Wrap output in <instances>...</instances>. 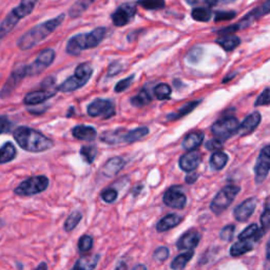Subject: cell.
<instances>
[{"mask_svg": "<svg viewBox=\"0 0 270 270\" xmlns=\"http://www.w3.org/2000/svg\"><path fill=\"white\" fill-rule=\"evenodd\" d=\"M18 146L32 153H39L53 148L54 143L41 132L29 127H18L13 132Z\"/></svg>", "mask_w": 270, "mask_h": 270, "instance_id": "cell-1", "label": "cell"}, {"mask_svg": "<svg viewBox=\"0 0 270 270\" xmlns=\"http://www.w3.org/2000/svg\"><path fill=\"white\" fill-rule=\"evenodd\" d=\"M63 20H64V14H60L55 18L39 24L38 26L28 31L27 33H25L18 39L17 47L23 51L33 48L34 46L39 44L40 41L47 38L50 34H52L53 32L62 24Z\"/></svg>", "mask_w": 270, "mask_h": 270, "instance_id": "cell-2", "label": "cell"}, {"mask_svg": "<svg viewBox=\"0 0 270 270\" xmlns=\"http://www.w3.org/2000/svg\"><path fill=\"white\" fill-rule=\"evenodd\" d=\"M107 29L100 27L94 29L90 33L75 35L67 44V53L69 55H78L81 52L88 49H93L99 46L105 39Z\"/></svg>", "mask_w": 270, "mask_h": 270, "instance_id": "cell-3", "label": "cell"}, {"mask_svg": "<svg viewBox=\"0 0 270 270\" xmlns=\"http://www.w3.org/2000/svg\"><path fill=\"white\" fill-rule=\"evenodd\" d=\"M264 232L255 224L248 226L247 228L239 235V241L234 243L230 248V254L232 256H241L253 249L254 244L260 241Z\"/></svg>", "mask_w": 270, "mask_h": 270, "instance_id": "cell-4", "label": "cell"}, {"mask_svg": "<svg viewBox=\"0 0 270 270\" xmlns=\"http://www.w3.org/2000/svg\"><path fill=\"white\" fill-rule=\"evenodd\" d=\"M93 75V68L91 67V64L88 62L80 63L79 66L75 70V73L73 76L69 77L66 81H63L59 87L58 91L60 92H72L77 90L89 81V79L92 77Z\"/></svg>", "mask_w": 270, "mask_h": 270, "instance_id": "cell-5", "label": "cell"}, {"mask_svg": "<svg viewBox=\"0 0 270 270\" xmlns=\"http://www.w3.org/2000/svg\"><path fill=\"white\" fill-rule=\"evenodd\" d=\"M50 181L46 175H35L21 182L14 189V193L19 197H33L48 189Z\"/></svg>", "mask_w": 270, "mask_h": 270, "instance_id": "cell-6", "label": "cell"}, {"mask_svg": "<svg viewBox=\"0 0 270 270\" xmlns=\"http://www.w3.org/2000/svg\"><path fill=\"white\" fill-rule=\"evenodd\" d=\"M41 90L30 92L25 97V104L27 106H35L45 103L47 100L56 95L58 88L55 87V79L53 77H47L41 83Z\"/></svg>", "mask_w": 270, "mask_h": 270, "instance_id": "cell-7", "label": "cell"}, {"mask_svg": "<svg viewBox=\"0 0 270 270\" xmlns=\"http://www.w3.org/2000/svg\"><path fill=\"white\" fill-rule=\"evenodd\" d=\"M240 190V187L235 185L225 186L212 200L210 204V209L215 214H221L230 206Z\"/></svg>", "mask_w": 270, "mask_h": 270, "instance_id": "cell-8", "label": "cell"}, {"mask_svg": "<svg viewBox=\"0 0 270 270\" xmlns=\"http://www.w3.org/2000/svg\"><path fill=\"white\" fill-rule=\"evenodd\" d=\"M239 127L240 124L237 118L233 116H228L215 122L211 127V132L215 138L221 140V142H224V140L236 134Z\"/></svg>", "mask_w": 270, "mask_h": 270, "instance_id": "cell-9", "label": "cell"}, {"mask_svg": "<svg viewBox=\"0 0 270 270\" xmlns=\"http://www.w3.org/2000/svg\"><path fill=\"white\" fill-rule=\"evenodd\" d=\"M54 58H55V51L53 49L41 51L36 59L30 66H27V76H36V75L42 73L51 66Z\"/></svg>", "mask_w": 270, "mask_h": 270, "instance_id": "cell-10", "label": "cell"}, {"mask_svg": "<svg viewBox=\"0 0 270 270\" xmlns=\"http://www.w3.org/2000/svg\"><path fill=\"white\" fill-rule=\"evenodd\" d=\"M163 202L172 209H184L187 204V197L181 186H172L164 193Z\"/></svg>", "mask_w": 270, "mask_h": 270, "instance_id": "cell-11", "label": "cell"}, {"mask_svg": "<svg viewBox=\"0 0 270 270\" xmlns=\"http://www.w3.org/2000/svg\"><path fill=\"white\" fill-rule=\"evenodd\" d=\"M136 14V5L124 4L118 7L111 15L112 23L115 27H125L134 18Z\"/></svg>", "mask_w": 270, "mask_h": 270, "instance_id": "cell-12", "label": "cell"}, {"mask_svg": "<svg viewBox=\"0 0 270 270\" xmlns=\"http://www.w3.org/2000/svg\"><path fill=\"white\" fill-rule=\"evenodd\" d=\"M87 112L91 117L102 116L105 120H108L115 115V108L110 101L97 99L88 106Z\"/></svg>", "mask_w": 270, "mask_h": 270, "instance_id": "cell-13", "label": "cell"}, {"mask_svg": "<svg viewBox=\"0 0 270 270\" xmlns=\"http://www.w3.org/2000/svg\"><path fill=\"white\" fill-rule=\"evenodd\" d=\"M270 171V145L264 147L258 155L254 166V174L256 184L265 181Z\"/></svg>", "mask_w": 270, "mask_h": 270, "instance_id": "cell-14", "label": "cell"}, {"mask_svg": "<svg viewBox=\"0 0 270 270\" xmlns=\"http://www.w3.org/2000/svg\"><path fill=\"white\" fill-rule=\"evenodd\" d=\"M26 76H27V66H19L15 68L12 74L10 75L7 82L4 84L2 92H0V97H2V99H7V97H9L11 93L15 90V88L23 81V79Z\"/></svg>", "mask_w": 270, "mask_h": 270, "instance_id": "cell-15", "label": "cell"}, {"mask_svg": "<svg viewBox=\"0 0 270 270\" xmlns=\"http://www.w3.org/2000/svg\"><path fill=\"white\" fill-rule=\"evenodd\" d=\"M201 241V233L197 229H189L184 233L176 242V247L179 250H193Z\"/></svg>", "mask_w": 270, "mask_h": 270, "instance_id": "cell-16", "label": "cell"}, {"mask_svg": "<svg viewBox=\"0 0 270 270\" xmlns=\"http://www.w3.org/2000/svg\"><path fill=\"white\" fill-rule=\"evenodd\" d=\"M256 207V199L250 198L244 201L234 209V218L239 222H246L254 212Z\"/></svg>", "mask_w": 270, "mask_h": 270, "instance_id": "cell-17", "label": "cell"}, {"mask_svg": "<svg viewBox=\"0 0 270 270\" xmlns=\"http://www.w3.org/2000/svg\"><path fill=\"white\" fill-rule=\"evenodd\" d=\"M201 160H202V154L199 152V151L193 150V151H189L188 153L181 156L178 165L183 171L192 172L198 168V166L201 163Z\"/></svg>", "mask_w": 270, "mask_h": 270, "instance_id": "cell-18", "label": "cell"}, {"mask_svg": "<svg viewBox=\"0 0 270 270\" xmlns=\"http://www.w3.org/2000/svg\"><path fill=\"white\" fill-rule=\"evenodd\" d=\"M126 160L121 156H114L108 159L103 166L101 172L106 177H114L120 173L121 170L125 167Z\"/></svg>", "mask_w": 270, "mask_h": 270, "instance_id": "cell-19", "label": "cell"}, {"mask_svg": "<svg viewBox=\"0 0 270 270\" xmlns=\"http://www.w3.org/2000/svg\"><path fill=\"white\" fill-rule=\"evenodd\" d=\"M261 118H262L261 114L258 112H253L248 115L243 121V123L240 125L239 129H237V134L244 136L252 133L257 128V126L260 125Z\"/></svg>", "mask_w": 270, "mask_h": 270, "instance_id": "cell-20", "label": "cell"}, {"mask_svg": "<svg viewBox=\"0 0 270 270\" xmlns=\"http://www.w3.org/2000/svg\"><path fill=\"white\" fill-rule=\"evenodd\" d=\"M100 260H101V254L99 253L84 254L75 262L71 270H94L96 266L99 265Z\"/></svg>", "mask_w": 270, "mask_h": 270, "instance_id": "cell-21", "label": "cell"}, {"mask_svg": "<svg viewBox=\"0 0 270 270\" xmlns=\"http://www.w3.org/2000/svg\"><path fill=\"white\" fill-rule=\"evenodd\" d=\"M127 132L128 131L125 130V129H115V130L104 132L101 136V139L103 143H106L108 145L126 144Z\"/></svg>", "mask_w": 270, "mask_h": 270, "instance_id": "cell-22", "label": "cell"}, {"mask_svg": "<svg viewBox=\"0 0 270 270\" xmlns=\"http://www.w3.org/2000/svg\"><path fill=\"white\" fill-rule=\"evenodd\" d=\"M182 220H183L182 217H179L178 214L170 213V214H167L166 217L161 218L157 222L155 228L158 232H165L176 227L182 222Z\"/></svg>", "mask_w": 270, "mask_h": 270, "instance_id": "cell-23", "label": "cell"}, {"mask_svg": "<svg viewBox=\"0 0 270 270\" xmlns=\"http://www.w3.org/2000/svg\"><path fill=\"white\" fill-rule=\"evenodd\" d=\"M204 139V133L201 131H193L188 133L184 138L182 146L187 151H193L201 146Z\"/></svg>", "mask_w": 270, "mask_h": 270, "instance_id": "cell-24", "label": "cell"}, {"mask_svg": "<svg viewBox=\"0 0 270 270\" xmlns=\"http://www.w3.org/2000/svg\"><path fill=\"white\" fill-rule=\"evenodd\" d=\"M72 135L79 140H93L97 136L95 129L91 126H76L72 129Z\"/></svg>", "mask_w": 270, "mask_h": 270, "instance_id": "cell-25", "label": "cell"}, {"mask_svg": "<svg viewBox=\"0 0 270 270\" xmlns=\"http://www.w3.org/2000/svg\"><path fill=\"white\" fill-rule=\"evenodd\" d=\"M19 20H20L19 17L13 12V11H11L2 23V25H0V39L6 37L18 24Z\"/></svg>", "mask_w": 270, "mask_h": 270, "instance_id": "cell-26", "label": "cell"}, {"mask_svg": "<svg viewBox=\"0 0 270 270\" xmlns=\"http://www.w3.org/2000/svg\"><path fill=\"white\" fill-rule=\"evenodd\" d=\"M17 155V150L13 143L7 142L0 148V165L12 161Z\"/></svg>", "mask_w": 270, "mask_h": 270, "instance_id": "cell-27", "label": "cell"}, {"mask_svg": "<svg viewBox=\"0 0 270 270\" xmlns=\"http://www.w3.org/2000/svg\"><path fill=\"white\" fill-rule=\"evenodd\" d=\"M37 3L38 0H21L20 5L14 8L12 11L20 19H23L32 13Z\"/></svg>", "mask_w": 270, "mask_h": 270, "instance_id": "cell-28", "label": "cell"}, {"mask_svg": "<svg viewBox=\"0 0 270 270\" xmlns=\"http://www.w3.org/2000/svg\"><path fill=\"white\" fill-rule=\"evenodd\" d=\"M202 101H194V102H191V103H188L186 105H184L181 109L176 112V113H171L167 116V120L172 122V121H176V120H179V118L186 116L187 114L191 113L196 108L199 106V104L201 103Z\"/></svg>", "mask_w": 270, "mask_h": 270, "instance_id": "cell-29", "label": "cell"}, {"mask_svg": "<svg viewBox=\"0 0 270 270\" xmlns=\"http://www.w3.org/2000/svg\"><path fill=\"white\" fill-rule=\"evenodd\" d=\"M217 44H219L225 51H232L241 45V39L237 36L228 35L217 39Z\"/></svg>", "mask_w": 270, "mask_h": 270, "instance_id": "cell-30", "label": "cell"}, {"mask_svg": "<svg viewBox=\"0 0 270 270\" xmlns=\"http://www.w3.org/2000/svg\"><path fill=\"white\" fill-rule=\"evenodd\" d=\"M228 161V155L222 151H215L210 157V166L213 170H222Z\"/></svg>", "mask_w": 270, "mask_h": 270, "instance_id": "cell-31", "label": "cell"}, {"mask_svg": "<svg viewBox=\"0 0 270 270\" xmlns=\"http://www.w3.org/2000/svg\"><path fill=\"white\" fill-rule=\"evenodd\" d=\"M149 134V129L147 127H139L133 130H130L127 132L126 136V144H133L135 142H138L145 136Z\"/></svg>", "mask_w": 270, "mask_h": 270, "instance_id": "cell-32", "label": "cell"}, {"mask_svg": "<svg viewBox=\"0 0 270 270\" xmlns=\"http://www.w3.org/2000/svg\"><path fill=\"white\" fill-rule=\"evenodd\" d=\"M193 250H188L185 253H182L173 258V261L171 263V268L173 270H182L186 267V265L189 263V261L193 257Z\"/></svg>", "mask_w": 270, "mask_h": 270, "instance_id": "cell-33", "label": "cell"}, {"mask_svg": "<svg viewBox=\"0 0 270 270\" xmlns=\"http://www.w3.org/2000/svg\"><path fill=\"white\" fill-rule=\"evenodd\" d=\"M130 102L134 107H144L152 102V96L146 88H144L142 91L134 95Z\"/></svg>", "mask_w": 270, "mask_h": 270, "instance_id": "cell-34", "label": "cell"}, {"mask_svg": "<svg viewBox=\"0 0 270 270\" xmlns=\"http://www.w3.org/2000/svg\"><path fill=\"white\" fill-rule=\"evenodd\" d=\"M81 220H82V213L78 210L73 211L67 218L66 222H64V225H63L64 230H66L67 232L73 231L78 226Z\"/></svg>", "mask_w": 270, "mask_h": 270, "instance_id": "cell-35", "label": "cell"}, {"mask_svg": "<svg viewBox=\"0 0 270 270\" xmlns=\"http://www.w3.org/2000/svg\"><path fill=\"white\" fill-rule=\"evenodd\" d=\"M97 153H99V150H97L95 146H83L79 151L80 156L87 164L93 163L97 156Z\"/></svg>", "mask_w": 270, "mask_h": 270, "instance_id": "cell-36", "label": "cell"}, {"mask_svg": "<svg viewBox=\"0 0 270 270\" xmlns=\"http://www.w3.org/2000/svg\"><path fill=\"white\" fill-rule=\"evenodd\" d=\"M90 4H92L90 0H77L76 3H75L72 8L69 11V15L73 18H76L78 16H80L87 8L90 6Z\"/></svg>", "mask_w": 270, "mask_h": 270, "instance_id": "cell-37", "label": "cell"}, {"mask_svg": "<svg viewBox=\"0 0 270 270\" xmlns=\"http://www.w3.org/2000/svg\"><path fill=\"white\" fill-rule=\"evenodd\" d=\"M94 245V239L93 236L90 234H84L82 235L77 242V248L78 251L80 253H87L92 250Z\"/></svg>", "mask_w": 270, "mask_h": 270, "instance_id": "cell-38", "label": "cell"}, {"mask_svg": "<svg viewBox=\"0 0 270 270\" xmlns=\"http://www.w3.org/2000/svg\"><path fill=\"white\" fill-rule=\"evenodd\" d=\"M191 16L194 20L207 23V21H209L211 19L212 12L210 10L205 9V8H196V9L192 10Z\"/></svg>", "mask_w": 270, "mask_h": 270, "instance_id": "cell-39", "label": "cell"}, {"mask_svg": "<svg viewBox=\"0 0 270 270\" xmlns=\"http://www.w3.org/2000/svg\"><path fill=\"white\" fill-rule=\"evenodd\" d=\"M137 5L143 7L146 10L155 11V10H161L166 6L165 0H138Z\"/></svg>", "mask_w": 270, "mask_h": 270, "instance_id": "cell-40", "label": "cell"}, {"mask_svg": "<svg viewBox=\"0 0 270 270\" xmlns=\"http://www.w3.org/2000/svg\"><path fill=\"white\" fill-rule=\"evenodd\" d=\"M171 92L172 90L167 83H159L154 88V94L156 96V99L159 101H165L170 99Z\"/></svg>", "mask_w": 270, "mask_h": 270, "instance_id": "cell-41", "label": "cell"}, {"mask_svg": "<svg viewBox=\"0 0 270 270\" xmlns=\"http://www.w3.org/2000/svg\"><path fill=\"white\" fill-rule=\"evenodd\" d=\"M170 255L169 248L166 246H160L157 247L153 252V260L159 263H163L168 260V257Z\"/></svg>", "mask_w": 270, "mask_h": 270, "instance_id": "cell-42", "label": "cell"}, {"mask_svg": "<svg viewBox=\"0 0 270 270\" xmlns=\"http://www.w3.org/2000/svg\"><path fill=\"white\" fill-rule=\"evenodd\" d=\"M101 198L105 203L112 204L114 203L118 198V192L114 188H106L102 191Z\"/></svg>", "mask_w": 270, "mask_h": 270, "instance_id": "cell-43", "label": "cell"}, {"mask_svg": "<svg viewBox=\"0 0 270 270\" xmlns=\"http://www.w3.org/2000/svg\"><path fill=\"white\" fill-rule=\"evenodd\" d=\"M261 224L264 232L270 228V199H268L265 204L264 212L261 215Z\"/></svg>", "mask_w": 270, "mask_h": 270, "instance_id": "cell-44", "label": "cell"}, {"mask_svg": "<svg viewBox=\"0 0 270 270\" xmlns=\"http://www.w3.org/2000/svg\"><path fill=\"white\" fill-rule=\"evenodd\" d=\"M133 79H134V75H131V76H129L127 78H124L123 80L121 81H118L115 85V88H114V91L116 93H121L125 90H127L129 87H130L131 83L133 82Z\"/></svg>", "mask_w": 270, "mask_h": 270, "instance_id": "cell-45", "label": "cell"}, {"mask_svg": "<svg viewBox=\"0 0 270 270\" xmlns=\"http://www.w3.org/2000/svg\"><path fill=\"white\" fill-rule=\"evenodd\" d=\"M203 55V50L201 48H193L189 51V53L187 54V60L191 63H198Z\"/></svg>", "mask_w": 270, "mask_h": 270, "instance_id": "cell-46", "label": "cell"}, {"mask_svg": "<svg viewBox=\"0 0 270 270\" xmlns=\"http://www.w3.org/2000/svg\"><path fill=\"white\" fill-rule=\"evenodd\" d=\"M270 104V87L266 88L261 94L260 96L257 97L255 103H254V106L258 107V106H266V105H269Z\"/></svg>", "mask_w": 270, "mask_h": 270, "instance_id": "cell-47", "label": "cell"}, {"mask_svg": "<svg viewBox=\"0 0 270 270\" xmlns=\"http://www.w3.org/2000/svg\"><path fill=\"white\" fill-rule=\"evenodd\" d=\"M236 16V12L234 11H228V12H217L214 16V21L215 23H220V21H227L231 20Z\"/></svg>", "mask_w": 270, "mask_h": 270, "instance_id": "cell-48", "label": "cell"}, {"mask_svg": "<svg viewBox=\"0 0 270 270\" xmlns=\"http://www.w3.org/2000/svg\"><path fill=\"white\" fill-rule=\"evenodd\" d=\"M233 234H234V226L229 225V226L224 227V228L222 229V231L220 233V237L223 241L229 242V241L232 240Z\"/></svg>", "mask_w": 270, "mask_h": 270, "instance_id": "cell-49", "label": "cell"}, {"mask_svg": "<svg viewBox=\"0 0 270 270\" xmlns=\"http://www.w3.org/2000/svg\"><path fill=\"white\" fill-rule=\"evenodd\" d=\"M122 70H123V64L120 61H114L110 64L109 68H108L107 76L113 77V76H115V75L120 74L122 72Z\"/></svg>", "mask_w": 270, "mask_h": 270, "instance_id": "cell-50", "label": "cell"}, {"mask_svg": "<svg viewBox=\"0 0 270 270\" xmlns=\"http://www.w3.org/2000/svg\"><path fill=\"white\" fill-rule=\"evenodd\" d=\"M241 25L237 24V25H231L229 27L227 28H224V29H221L219 31H217V33L220 34V35H227V34H231V33H234V32L241 30Z\"/></svg>", "mask_w": 270, "mask_h": 270, "instance_id": "cell-51", "label": "cell"}, {"mask_svg": "<svg viewBox=\"0 0 270 270\" xmlns=\"http://www.w3.org/2000/svg\"><path fill=\"white\" fill-rule=\"evenodd\" d=\"M205 147H206L208 150L217 151V150H220L223 148V142H221V140H219L217 138L210 139L206 143V145H205Z\"/></svg>", "mask_w": 270, "mask_h": 270, "instance_id": "cell-52", "label": "cell"}, {"mask_svg": "<svg viewBox=\"0 0 270 270\" xmlns=\"http://www.w3.org/2000/svg\"><path fill=\"white\" fill-rule=\"evenodd\" d=\"M11 123L9 122L7 116H0V135L7 132L10 129Z\"/></svg>", "mask_w": 270, "mask_h": 270, "instance_id": "cell-53", "label": "cell"}, {"mask_svg": "<svg viewBox=\"0 0 270 270\" xmlns=\"http://www.w3.org/2000/svg\"><path fill=\"white\" fill-rule=\"evenodd\" d=\"M264 270H270V239L267 243V248H266V260H265Z\"/></svg>", "mask_w": 270, "mask_h": 270, "instance_id": "cell-54", "label": "cell"}, {"mask_svg": "<svg viewBox=\"0 0 270 270\" xmlns=\"http://www.w3.org/2000/svg\"><path fill=\"white\" fill-rule=\"evenodd\" d=\"M198 174L197 173H194V172H189L188 175L186 176V183L187 184H193L194 182H196L198 179Z\"/></svg>", "mask_w": 270, "mask_h": 270, "instance_id": "cell-55", "label": "cell"}, {"mask_svg": "<svg viewBox=\"0 0 270 270\" xmlns=\"http://www.w3.org/2000/svg\"><path fill=\"white\" fill-rule=\"evenodd\" d=\"M114 270H128V265L125 261H120L116 264Z\"/></svg>", "mask_w": 270, "mask_h": 270, "instance_id": "cell-56", "label": "cell"}, {"mask_svg": "<svg viewBox=\"0 0 270 270\" xmlns=\"http://www.w3.org/2000/svg\"><path fill=\"white\" fill-rule=\"evenodd\" d=\"M35 270H48V264L46 262H41L36 268Z\"/></svg>", "mask_w": 270, "mask_h": 270, "instance_id": "cell-57", "label": "cell"}, {"mask_svg": "<svg viewBox=\"0 0 270 270\" xmlns=\"http://www.w3.org/2000/svg\"><path fill=\"white\" fill-rule=\"evenodd\" d=\"M235 75H236V73L235 72H233V73H231L230 75H227V76L223 79V83H226L227 81H230L234 76H235Z\"/></svg>", "mask_w": 270, "mask_h": 270, "instance_id": "cell-58", "label": "cell"}, {"mask_svg": "<svg viewBox=\"0 0 270 270\" xmlns=\"http://www.w3.org/2000/svg\"><path fill=\"white\" fill-rule=\"evenodd\" d=\"M205 3H206L209 7H214L217 6V4L219 3V0H204Z\"/></svg>", "mask_w": 270, "mask_h": 270, "instance_id": "cell-59", "label": "cell"}, {"mask_svg": "<svg viewBox=\"0 0 270 270\" xmlns=\"http://www.w3.org/2000/svg\"><path fill=\"white\" fill-rule=\"evenodd\" d=\"M131 270H147V267L144 264H137Z\"/></svg>", "mask_w": 270, "mask_h": 270, "instance_id": "cell-60", "label": "cell"}, {"mask_svg": "<svg viewBox=\"0 0 270 270\" xmlns=\"http://www.w3.org/2000/svg\"><path fill=\"white\" fill-rule=\"evenodd\" d=\"M142 189H143V186H142V185L137 186V187L135 188V192H133V193H134V196H135V197H136V196H138L139 192H140V190H142Z\"/></svg>", "mask_w": 270, "mask_h": 270, "instance_id": "cell-61", "label": "cell"}, {"mask_svg": "<svg viewBox=\"0 0 270 270\" xmlns=\"http://www.w3.org/2000/svg\"><path fill=\"white\" fill-rule=\"evenodd\" d=\"M187 4L190 5V6H194V5H197L198 4V0H186Z\"/></svg>", "mask_w": 270, "mask_h": 270, "instance_id": "cell-62", "label": "cell"}, {"mask_svg": "<svg viewBox=\"0 0 270 270\" xmlns=\"http://www.w3.org/2000/svg\"><path fill=\"white\" fill-rule=\"evenodd\" d=\"M219 2L222 4H231L234 2V0H219Z\"/></svg>", "mask_w": 270, "mask_h": 270, "instance_id": "cell-63", "label": "cell"}, {"mask_svg": "<svg viewBox=\"0 0 270 270\" xmlns=\"http://www.w3.org/2000/svg\"><path fill=\"white\" fill-rule=\"evenodd\" d=\"M90 2H91V3H94V2H95V0H90Z\"/></svg>", "mask_w": 270, "mask_h": 270, "instance_id": "cell-64", "label": "cell"}]
</instances>
